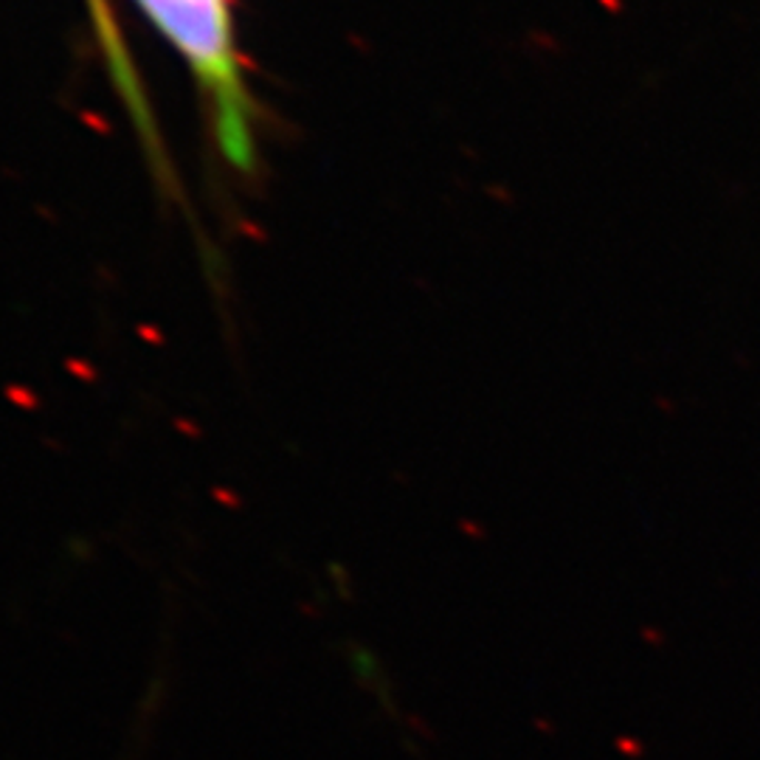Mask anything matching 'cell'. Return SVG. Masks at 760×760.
Wrapping results in <instances>:
<instances>
[{"mask_svg":"<svg viewBox=\"0 0 760 760\" xmlns=\"http://www.w3.org/2000/svg\"><path fill=\"white\" fill-rule=\"evenodd\" d=\"M211 102V121L220 152L237 172L257 169V141L251 127V99L237 66L229 0H139Z\"/></svg>","mask_w":760,"mask_h":760,"instance_id":"1","label":"cell"}]
</instances>
